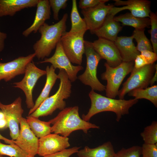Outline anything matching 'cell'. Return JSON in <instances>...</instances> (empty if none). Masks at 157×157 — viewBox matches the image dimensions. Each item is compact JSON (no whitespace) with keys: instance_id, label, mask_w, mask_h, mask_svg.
Here are the masks:
<instances>
[{"instance_id":"cell-46","label":"cell","mask_w":157,"mask_h":157,"mask_svg":"<svg viewBox=\"0 0 157 157\" xmlns=\"http://www.w3.org/2000/svg\"><path fill=\"white\" fill-rule=\"evenodd\" d=\"M142 157H143L142 156Z\"/></svg>"},{"instance_id":"cell-11","label":"cell","mask_w":157,"mask_h":157,"mask_svg":"<svg viewBox=\"0 0 157 157\" xmlns=\"http://www.w3.org/2000/svg\"><path fill=\"white\" fill-rule=\"evenodd\" d=\"M22 99L20 97L17 98L10 104L5 105L0 101V109L4 114L13 140L18 136L19 129V124L24 110L22 106Z\"/></svg>"},{"instance_id":"cell-21","label":"cell","mask_w":157,"mask_h":157,"mask_svg":"<svg viewBox=\"0 0 157 157\" xmlns=\"http://www.w3.org/2000/svg\"><path fill=\"white\" fill-rule=\"evenodd\" d=\"M39 0H0V17L14 16L25 8L36 6Z\"/></svg>"},{"instance_id":"cell-27","label":"cell","mask_w":157,"mask_h":157,"mask_svg":"<svg viewBox=\"0 0 157 157\" xmlns=\"http://www.w3.org/2000/svg\"><path fill=\"white\" fill-rule=\"evenodd\" d=\"M129 96L138 99H144L150 101L155 106L157 107V85H153L145 89L133 90L128 93Z\"/></svg>"},{"instance_id":"cell-34","label":"cell","mask_w":157,"mask_h":157,"mask_svg":"<svg viewBox=\"0 0 157 157\" xmlns=\"http://www.w3.org/2000/svg\"><path fill=\"white\" fill-rule=\"evenodd\" d=\"M142 154L143 157H157V143L155 144H143Z\"/></svg>"},{"instance_id":"cell-41","label":"cell","mask_w":157,"mask_h":157,"mask_svg":"<svg viewBox=\"0 0 157 157\" xmlns=\"http://www.w3.org/2000/svg\"><path fill=\"white\" fill-rule=\"evenodd\" d=\"M157 81V66L156 67V70L154 74L152 77L150 82V84L151 86L153 85L154 83Z\"/></svg>"},{"instance_id":"cell-5","label":"cell","mask_w":157,"mask_h":157,"mask_svg":"<svg viewBox=\"0 0 157 157\" xmlns=\"http://www.w3.org/2000/svg\"><path fill=\"white\" fill-rule=\"evenodd\" d=\"M86 66L84 72L78 77L83 84L91 87L92 90L101 92L105 90L106 86L102 84L97 76V68L101 57L93 48L92 42L85 40V52Z\"/></svg>"},{"instance_id":"cell-33","label":"cell","mask_w":157,"mask_h":157,"mask_svg":"<svg viewBox=\"0 0 157 157\" xmlns=\"http://www.w3.org/2000/svg\"><path fill=\"white\" fill-rule=\"evenodd\" d=\"M67 0H49L51 8L53 13V18L55 20H59L58 14L61 9H64L67 5Z\"/></svg>"},{"instance_id":"cell-6","label":"cell","mask_w":157,"mask_h":157,"mask_svg":"<svg viewBox=\"0 0 157 157\" xmlns=\"http://www.w3.org/2000/svg\"><path fill=\"white\" fill-rule=\"evenodd\" d=\"M106 71L101 74V79L107 81L106 93L107 97L115 99L118 95L119 88L125 77L131 72L134 66V61L122 62L118 66L112 67L106 62Z\"/></svg>"},{"instance_id":"cell-26","label":"cell","mask_w":157,"mask_h":157,"mask_svg":"<svg viewBox=\"0 0 157 157\" xmlns=\"http://www.w3.org/2000/svg\"><path fill=\"white\" fill-rule=\"evenodd\" d=\"M71 26L69 32H78L86 31L87 26L83 18H82L78 12L76 0L72 1V7L70 14Z\"/></svg>"},{"instance_id":"cell-25","label":"cell","mask_w":157,"mask_h":157,"mask_svg":"<svg viewBox=\"0 0 157 157\" xmlns=\"http://www.w3.org/2000/svg\"><path fill=\"white\" fill-rule=\"evenodd\" d=\"M26 120L31 130L37 138H40L51 133L49 121H42L30 115L26 117Z\"/></svg>"},{"instance_id":"cell-9","label":"cell","mask_w":157,"mask_h":157,"mask_svg":"<svg viewBox=\"0 0 157 157\" xmlns=\"http://www.w3.org/2000/svg\"><path fill=\"white\" fill-rule=\"evenodd\" d=\"M45 70L38 68L32 61L26 66L24 76L19 82L13 83V87L20 89L24 93L26 98V103L30 109L34 107L33 91L37 81L42 76L46 75Z\"/></svg>"},{"instance_id":"cell-14","label":"cell","mask_w":157,"mask_h":157,"mask_svg":"<svg viewBox=\"0 0 157 157\" xmlns=\"http://www.w3.org/2000/svg\"><path fill=\"white\" fill-rule=\"evenodd\" d=\"M35 56L34 53L26 56H20L6 63L0 62V81H11L16 76L24 74L27 65Z\"/></svg>"},{"instance_id":"cell-36","label":"cell","mask_w":157,"mask_h":157,"mask_svg":"<svg viewBox=\"0 0 157 157\" xmlns=\"http://www.w3.org/2000/svg\"><path fill=\"white\" fill-rule=\"evenodd\" d=\"M108 0H80L79 8L81 9L94 7L102 3H105Z\"/></svg>"},{"instance_id":"cell-35","label":"cell","mask_w":157,"mask_h":157,"mask_svg":"<svg viewBox=\"0 0 157 157\" xmlns=\"http://www.w3.org/2000/svg\"><path fill=\"white\" fill-rule=\"evenodd\" d=\"M80 148V147H74L43 157H69L73 154L77 153Z\"/></svg>"},{"instance_id":"cell-37","label":"cell","mask_w":157,"mask_h":157,"mask_svg":"<svg viewBox=\"0 0 157 157\" xmlns=\"http://www.w3.org/2000/svg\"><path fill=\"white\" fill-rule=\"evenodd\" d=\"M140 54L144 57L148 64L154 63L157 60V54L153 51L145 50Z\"/></svg>"},{"instance_id":"cell-18","label":"cell","mask_w":157,"mask_h":157,"mask_svg":"<svg viewBox=\"0 0 157 157\" xmlns=\"http://www.w3.org/2000/svg\"><path fill=\"white\" fill-rule=\"evenodd\" d=\"M34 21L31 25L23 31L22 35L28 37L31 33H36L51 15V7L48 0H39Z\"/></svg>"},{"instance_id":"cell-1","label":"cell","mask_w":157,"mask_h":157,"mask_svg":"<svg viewBox=\"0 0 157 157\" xmlns=\"http://www.w3.org/2000/svg\"><path fill=\"white\" fill-rule=\"evenodd\" d=\"M51 132L68 137L73 132L82 130L85 133L91 129H99L96 125L81 118L77 106L65 108L54 118L49 120Z\"/></svg>"},{"instance_id":"cell-42","label":"cell","mask_w":157,"mask_h":157,"mask_svg":"<svg viewBox=\"0 0 157 157\" xmlns=\"http://www.w3.org/2000/svg\"><path fill=\"white\" fill-rule=\"evenodd\" d=\"M0 140H4L5 142L11 144H15V141L14 140H9L0 134Z\"/></svg>"},{"instance_id":"cell-22","label":"cell","mask_w":157,"mask_h":157,"mask_svg":"<svg viewBox=\"0 0 157 157\" xmlns=\"http://www.w3.org/2000/svg\"><path fill=\"white\" fill-rule=\"evenodd\" d=\"M55 70L52 65L46 67V79L44 87L35 101L33 107L30 109L28 115L34 112L42 102L49 97V93L58 79V75L56 73Z\"/></svg>"},{"instance_id":"cell-43","label":"cell","mask_w":157,"mask_h":157,"mask_svg":"<svg viewBox=\"0 0 157 157\" xmlns=\"http://www.w3.org/2000/svg\"><path fill=\"white\" fill-rule=\"evenodd\" d=\"M5 118L4 114L1 110H0V120Z\"/></svg>"},{"instance_id":"cell-12","label":"cell","mask_w":157,"mask_h":157,"mask_svg":"<svg viewBox=\"0 0 157 157\" xmlns=\"http://www.w3.org/2000/svg\"><path fill=\"white\" fill-rule=\"evenodd\" d=\"M19 135L15 144L28 154L34 156L38 154L39 139L31 130L26 119L22 117L19 121Z\"/></svg>"},{"instance_id":"cell-30","label":"cell","mask_w":157,"mask_h":157,"mask_svg":"<svg viewBox=\"0 0 157 157\" xmlns=\"http://www.w3.org/2000/svg\"><path fill=\"white\" fill-rule=\"evenodd\" d=\"M144 143L155 144L157 143V122L153 121L151 124L144 128L140 133Z\"/></svg>"},{"instance_id":"cell-28","label":"cell","mask_w":157,"mask_h":157,"mask_svg":"<svg viewBox=\"0 0 157 157\" xmlns=\"http://www.w3.org/2000/svg\"><path fill=\"white\" fill-rule=\"evenodd\" d=\"M145 29H135L132 35L137 43V49L140 53L145 50L153 51L151 42L145 34Z\"/></svg>"},{"instance_id":"cell-24","label":"cell","mask_w":157,"mask_h":157,"mask_svg":"<svg viewBox=\"0 0 157 157\" xmlns=\"http://www.w3.org/2000/svg\"><path fill=\"white\" fill-rule=\"evenodd\" d=\"M115 20L122 23V25L132 26L135 29H145L149 28L150 22L149 17L139 18L133 15L130 13L114 16Z\"/></svg>"},{"instance_id":"cell-23","label":"cell","mask_w":157,"mask_h":157,"mask_svg":"<svg viewBox=\"0 0 157 157\" xmlns=\"http://www.w3.org/2000/svg\"><path fill=\"white\" fill-rule=\"evenodd\" d=\"M115 153L112 144L108 141L94 148L85 146L77 153L79 157H113Z\"/></svg>"},{"instance_id":"cell-2","label":"cell","mask_w":157,"mask_h":157,"mask_svg":"<svg viewBox=\"0 0 157 157\" xmlns=\"http://www.w3.org/2000/svg\"><path fill=\"white\" fill-rule=\"evenodd\" d=\"M91 101L90 108L87 114L82 115V119L89 122L94 115L103 112L110 111L116 115V120L119 122L122 116L129 113L130 108L137 104L135 99L128 100L117 99L104 96L91 90L89 94Z\"/></svg>"},{"instance_id":"cell-45","label":"cell","mask_w":157,"mask_h":157,"mask_svg":"<svg viewBox=\"0 0 157 157\" xmlns=\"http://www.w3.org/2000/svg\"><path fill=\"white\" fill-rule=\"evenodd\" d=\"M0 157H3L2 155H0Z\"/></svg>"},{"instance_id":"cell-7","label":"cell","mask_w":157,"mask_h":157,"mask_svg":"<svg viewBox=\"0 0 157 157\" xmlns=\"http://www.w3.org/2000/svg\"><path fill=\"white\" fill-rule=\"evenodd\" d=\"M157 66V64L154 63L146 65L139 68L134 67L130 76L119 91L117 96L119 99H124L125 95L133 90L147 88Z\"/></svg>"},{"instance_id":"cell-39","label":"cell","mask_w":157,"mask_h":157,"mask_svg":"<svg viewBox=\"0 0 157 157\" xmlns=\"http://www.w3.org/2000/svg\"><path fill=\"white\" fill-rule=\"evenodd\" d=\"M7 37V34L0 31V52L3 50L5 46V41Z\"/></svg>"},{"instance_id":"cell-17","label":"cell","mask_w":157,"mask_h":157,"mask_svg":"<svg viewBox=\"0 0 157 157\" xmlns=\"http://www.w3.org/2000/svg\"><path fill=\"white\" fill-rule=\"evenodd\" d=\"M114 5L122 6L120 7H113L110 13L114 16L125 10H128L134 16L139 18L149 17L150 12L151 2L147 0H129L123 1L114 0Z\"/></svg>"},{"instance_id":"cell-13","label":"cell","mask_w":157,"mask_h":157,"mask_svg":"<svg viewBox=\"0 0 157 157\" xmlns=\"http://www.w3.org/2000/svg\"><path fill=\"white\" fill-rule=\"evenodd\" d=\"M113 5L99 4L92 8L81 9V13L86 24L88 30L92 34L102 25Z\"/></svg>"},{"instance_id":"cell-15","label":"cell","mask_w":157,"mask_h":157,"mask_svg":"<svg viewBox=\"0 0 157 157\" xmlns=\"http://www.w3.org/2000/svg\"><path fill=\"white\" fill-rule=\"evenodd\" d=\"M67 137L50 133L39 139L38 154L44 157L62 151L70 146Z\"/></svg>"},{"instance_id":"cell-20","label":"cell","mask_w":157,"mask_h":157,"mask_svg":"<svg viewBox=\"0 0 157 157\" xmlns=\"http://www.w3.org/2000/svg\"><path fill=\"white\" fill-rule=\"evenodd\" d=\"M132 36H118L114 42L117 48L122 62L134 61L140 54L133 42Z\"/></svg>"},{"instance_id":"cell-40","label":"cell","mask_w":157,"mask_h":157,"mask_svg":"<svg viewBox=\"0 0 157 157\" xmlns=\"http://www.w3.org/2000/svg\"><path fill=\"white\" fill-rule=\"evenodd\" d=\"M8 127L7 123L5 118L0 120V129Z\"/></svg>"},{"instance_id":"cell-10","label":"cell","mask_w":157,"mask_h":157,"mask_svg":"<svg viewBox=\"0 0 157 157\" xmlns=\"http://www.w3.org/2000/svg\"><path fill=\"white\" fill-rule=\"evenodd\" d=\"M49 63L56 69L63 70L67 74L69 79L71 82H74L77 79L78 72L82 70L84 68L81 65H73L65 53L60 41L58 43L53 55L51 57L46 58L39 63Z\"/></svg>"},{"instance_id":"cell-19","label":"cell","mask_w":157,"mask_h":157,"mask_svg":"<svg viewBox=\"0 0 157 157\" xmlns=\"http://www.w3.org/2000/svg\"><path fill=\"white\" fill-rule=\"evenodd\" d=\"M114 16L110 13L107 15L101 26L93 34L98 38L105 39L114 42L122 26L120 22L114 19Z\"/></svg>"},{"instance_id":"cell-8","label":"cell","mask_w":157,"mask_h":157,"mask_svg":"<svg viewBox=\"0 0 157 157\" xmlns=\"http://www.w3.org/2000/svg\"><path fill=\"white\" fill-rule=\"evenodd\" d=\"M86 31H66L60 42L63 50L72 63L81 65L85 52L84 36Z\"/></svg>"},{"instance_id":"cell-32","label":"cell","mask_w":157,"mask_h":157,"mask_svg":"<svg viewBox=\"0 0 157 157\" xmlns=\"http://www.w3.org/2000/svg\"><path fill=\"white\" fill-rule=\"evenodd\" d=\"M142 154L141 147L134 146L127 149L122 148L113 157H140Z\"/></svg>"},{"instance_id":"cell-38","label":"cell","mask_w":157,"mask_h":157,"mask_svg":"<svg viewBox=\"0 0 157 157\" xmlns=\"http://www.w3.org/2000/svg\"><path fill=\"white\" fill-rule=\"evenodd\" d=\"M134 62V67L136 68H139L148 65L144 57L140 54L137 56Z\"/></svg>"},{"instance_id":"cell-29","label":"cell","mask_w":157,"mask_h":157,"mask_svg":"<svg viewBox=\"0 0 157 157\" xmlns=\"http://www.w3.org/2000/svg\"><path fill=\"white\" fill-rule=\"evenodd\" d=\"M0 155L11 157H28L27 154L16 144L9 145L3 144L0 141Z\"/></svg>"},{"instance_id":"cell-3","label":"cell","mask_w":157,"mask_h":157,"mask_svg":"<svg viewBox=\"0 0 157 157\" xmlns=\"http://www.w3.org/2000/svg\"><path fill=\"white\" fill-rule=\"evenodd\" d=\"M68 17V14L65 13L56 23L49 25L45 23L40 28L38 31L41 34L40 38L33 46L34 53L38 59L42 60L48 57L56 48L66 32Z\"/></svg>"},{"instance_id":"cell-44","label":"cell","mask_w":157,"mask_h":157,"mask_svg":"<svg viewBox=\"0 0 157 157\" xmlns=\"http://www.w3.org/2000/svg\"><path fill=\"white\" fill-rule=\"evenodd\" d=\"M28 157H35V156H28Z\"/></svg>"},{"instance_id":"cell-4","label":"cell","mask_w":157,"mask_h":157,"mask_svg":"<svg viewBox=\"0 0 157 157\" xmlns=\"http://www.w3.org/2000/svg\"><path fill=\"white\" fill-rule=\"evenodd\" d=\"M57 75L60 83L56 92L44 100L38 108L29 115L39 118L51 115L57 109L62 110L65 108L66 103L64 99H67L70 96L71 82L63 70H59Z\"/></svg>"},{"instance_id":"cell-16","label":"cell","mask_w":157,"mask_h":157,"mask_svg":"<svg viewBox=\"0 0 157 157\" xmlns=\"http://www.w3.org/2000/svg\"><path fill=\"white\" fill-rule=\"evenodd\" d=\"M94 50L110 66L116 67L122 62L119 51L114 42L101 38L92 42Z\"/></svg>"},{"instance_id":"cell-31","label":"cell","mask_w":157,"mask_h":157,"mask_svg":"<svg viewBox=\"0 0 157 157\" xmlns=\"http://www.w3.org/2000/svg\"><path fill=\"white\" fill-rule=\"evenodd\" d=\"M149 17L151 28L148 31L150 34L151 42L153 52L157 54V16L156 13L151 11Z\"/></svg>"}]
</instances>
